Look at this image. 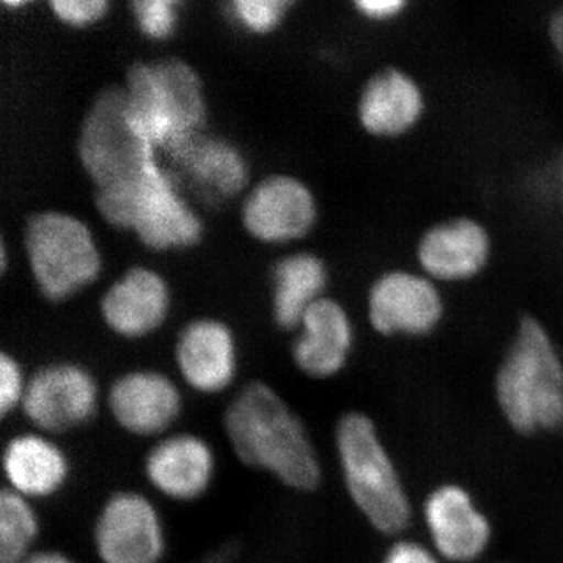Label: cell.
<instances>
[{
    "label": "cell",
    "instance_id": "obj_8",
    "mask_svg": "<svg viewBox=\"0 0 563 563\" xmlns=\"http://www.w3.org/2000/svg\"><path fill=\"white\" fill-rule=\"evenodd\" d=\"M101 388L90 369L76 362H54L29 377L21 412L33 429L57 437L95 420Z\"/></svg>",
    "mask_w": 563,
    "mask_h": 563
},
{
    "label": "cell",
    "instance_id": "obj_24",
    "mask_svg": "<svg viewBox=\"0 0 563 563\" xmlns=\"http://www.w3.org/2000/svg\"><path fill=\"white\" fill-rule=\"evenodd\" d=\"M290 7L288 0H233L229 9L244 31L265 35L279 27Z\"/></svg>",
    "mask_w": 563,
    "mask_h": 563
},
{
    "label": "cell",
    "instance_id": "obj_15",
    "mask_svg": "<svg viewBox=\"0 0 563 563\" xmlns=\"http://www.w3.org/2000/svg\"><path fill=\"white\" fill-rule=\"evenodd\" d=\"M180 379L199 395H220L239 374L235 336L225 322L198 318L184 325L174 347Z\"/></svg>",
    "mask_w": 563,
    "mask_h": 563
},
{
    "label": "cell",
    "instance_id": "obj_21",
    "mask_svg": "<svg viewBox=\"0 0 563 563\" xmlns=\"http://www.w3.org/2000/svg\"><path fill=\"white\" fill-rule=\"evenodd\" d=\"M168 155L199 190L214 198H233L246 187L250 177L246 161L229 141L198 133Z\"/></svg>",
    "mask_w": 563,
    "mask_h": 563
},
{
    "label": "cell",
    "instance_id": "obj_31",
    "mask_svg": "<svg viewBox=\"0 0 563 563\" xmlns=\"http://www.w3.org/2000/svg\"><path fill=\"white\" fill-rule=\"evenodd\" d=\"M550 36L555 52L563 62V9L554 13L550 22Z\"/></svg>",
    "mask_w": 563,
    "mask_h": 563
},
{
    "label": "cell",
    "instance_id": "obj_1",
    "mask_svg": "<svg viewBox=\"0 0 563 563\" xmlns=\"http://www.w3.org/2000/svg\"><path fill=\"white\" fill-rule=\"evenodd\" d=\"M222 429L233 455L247 468L268 474L290 490L313 493L321 487V459L312 437L272 385H243L225 407Z\"/></svg>",
    "mask_w": 563,
    "mask_h": 563
},
{
    "label": "cell",
    "instance_id": "obj_26",
    "mask_svg": "<svg viewBox=\"0 0 563 563\" xmlns=\"http://www.w3.org/2000/svg\"><path fill=\"white\" fill-rule=\"evenodd\" d=\"M29 377L22 372L21 363L14 355L2 351L0 354V418L10 417L21 410L27 391Z\"/></svg>",
    "mask_w": 563,
    "mask_h": 563
},
{
    "label": "cell",
    "instance_id": "obj_12",
    "mask_svg": "<svg viewBox=\"0 0 563 563\" xmlns=\"http://www.w3.org/2000/svg\"><path fill=\"white\" fill-rule=\"evenodd\" d=\"M444 313L443 298L428 276L410 272L385 273L368 295V320L384 336H426Z\"/></svg>",
    "mask_w": 563,
    "mask_h": 563
},
{
    "label": "cell",
    "instance_id": "obj_11",
    "mask_svg": "<svg viewBox=\"0 0 563 563\" xmlns=\"http://www.w3.org/2000/svg\"><path fill=\"white\" fill-rule=\"evenodd\" d=\"M422 521L432 550L444 562L473 563L490 548V518L463 485H437L422 503Z\"/></svg>",
    "mask_w": 563,
    "mask_h": 563
},
{
    "label": "cell",
    "instance_id": "obj_13",
    "mask_svg": "<svg viewBox=\"0 0 563 563\" xmlns=\"http://www.w3.org/2000/svg\"><path fill=\"white\" fill-rule=\"evenodd\" d=\"M318 209L303 181L274 174L258 181L243 202L242 220L251 236L262 243L284 244L312 231Z\"/></svg>",
    "mask_w": 563,
    "mask_h": 563
},
{
    "label": "cell",
    "instance_id": "obj_14",
    "mask_svg": "<svg viewBox=\"0 0 563 563\" xmlns=\"http://www.w3.org/2000/svg\"><path fill=\"white\" fill-rule=\"evenodd\" d=\"M217 453L203 437L168 433L152 444L143 462L144 477L155 492L174 503H195L217 477Z\"/></svg>",
    "mask_w": 563,
    "mask_h": 563
},
{
    "label": "cell",
    "instance_id": "obj_30",
    "mask_svg": "<svg viewBox=\"0 0 563 563\" xmlns=\"http://www.w3.org/2000/svg\"><path fill=\"white\" fill-rule=\"evenodd\" d=\"M22 563H77L70 555L58 550L33 551Z\"/></svg>",
    "mask_w": 563,
    "mask_h": 563
},
{
    "label": "cell",
    "instance_id": "obj_4",
    "mask_svg": "<svg viewBox=\"0 0 563 563\" xmlns=\"http://www.w3.org/2000/svg\"><path fill=\"white\" fill-rule=\"evenodd\" d=\"M124 92L133 124L155 150L169 152L206 124L201 79L179 58L135 63Z\"/></svg>",
    "mask_w": 563,
    "mask_h": 563
},
{
    "label": "cell",
    "instance_id": "obj_7",
    "mask_svg": "<svg viewBox=\"0 0 563 563\" xmlns=\"http://www.w3.org/2000/svg\"><path fill=\"white\" fill-rule=\"evenodd\" d=\"M77 152L96 190L135 179L157 163L155 147L133 124L120 87L107 88L92 101L81 122Z\"/></svg>",
    "mask_w": 563,
    "mask_h": 563
},
{
    "label": "cell",
    "instance_id": "obj_25",
    "mask_svg": "<svg viewBox=\"0 0 563 563\" xmlns=\"http://www.w3.org/2000/svg\"><path fill=\"white\" fill-rule=\"evenodd\" d=\"M131 7L136 25L146 38L168 40L176 31L179 18L176 0H135Z\"/></svg>",
    "mask_w": 563,
    "mask_h": 563
},
{
    "label": "cell",
    "instance_id": "obj_28",
    "mask_svg": "<svg viewBox=\"0 0 563 563\" xmlns=\"http://www.w3.org/2000/svg\"><path fill=\"white\" fill-rule=\"evenodd\" d=\"M383 563H444L431 547L417 540L399 539L390 544Z\"/></svg>",
    "mask_w": 563,
    "mask_h": 563
},
{
    "label": "cell",
    "instance_id": "obj_27",
    "mask_svg": "<svg viewBox=\"0 0 563 563\" xmlns=\"http://www.w3.org/2000/svg\"><path fill=\"white\" fill-rule=\"evenodd\" d=\"M52 13L69 27H90L106 16L110 3L107 0H52Z\"/></svg>",
    "mask_w": 563,
    "mask_h": 563
},
{
    "label": "cell",
    "instance_id": "obj_22",
    "mask_svg": "<svg viewBox=\"0 0 563 563\" xmlns=\"http://www.w3.org/2000/svg\"><path fill=\"white\" fill-rule=\"evenodd\" d=\"M325 263L312 252H296L280 258L273 269V317L282 331H296L303 314L324 298Z\"/></svg>",
    "mask_w": 563,
    "mask_h": 563
},
{
    "label": "cell",
    "instance_id": "obj_18",
    "mask_svg": "<svg viewBox=\"0 0 563 563\" xmlns=\"http://www.w3.org/2000/svg\"><path fill=\"white\" fill-rule=\"evenodd\" d=\"M490 252V236L483 224L455 218L433 225L421 236L417 257L429 279L463 282L483 272Z\"/></svg>",
    "mask_w": 563,
    "mask_h": 563
},
{
    "label": "cell",
    "instance_id": "obj_3",
    "mask_svg": "<svg viewBox=\"0 0 563 563\" xmlns=\"http://www.w3.org/2000/svg\"><path fill=\"white\" fill-rule=\"evenodd\" d=\"M344 487L362 517L384 536H399L412 521V503L376 422L365 412L343 413L333 432Z\"/></svg>",
    "mask_w": 563,
    "mask_h": 563
},
{
    "label": "cell",
    "instance_id": "obj_9",
    "mask_svg": "<svg viewBox=\"0 0 563 563\" xmlns=\"http://www.w3.org/2000/svg\"><path fill=\"white\" fill-rule=\"evenodd\" d=\"M92 544L102 563H161L168 550L157 506L136 490L106 499L92 526Z\"/></svg>",
    "mask_w": 563,
    "mask_h": 563
},
{
    "label": "cell",
    "instance_id": "obj_6",
    "mask_svg": "<svg viewBox=\"0 0 563 563\" xmlns=\"http://www.w3.org/2000/svg\"><path fill=\"white\" fill-rule=\"evenodd\" d=\"M24 247L33 280L49 301H66L101 273V254L90 228L63 211L32 214L24 229Z\"/></svg>",
    "mask_w": 563,
    "mask_h": 563
},
{
    "label": "cell",
    "instance_id": "obj_19",
    "mask_svg": "<svg viewBox=\"0 0 563 563\" xmlns=\"http://www.w3.org/2000/svg\"><path fill=\"white\" fill-rule=\"evenodd\" d=\"M2 472L7 488L31 499L52 498L68 484V454L54 437L38 431L16 433L3 446Z\"/></svg>",
    "mask_w": 563,
    "mask_h": 563
},
{
    "label": "cell",
    "instance_id": "obj_29",
    "mask_svg": "<svg viewBox=\"0 0 563 563\" xmlns=\"http://www.w3.org/2000/svg\"><path fill=\"white\" fill-rule=\"evenodd\" d=\"M355 9L369 21L385 22L395 20L406 10L407 2L399 0H358Z\"/></svg>",
    "mask_w": 563,
    "mask_h": 563
},
{
    "label": "cell",
    "instance_id": "obj_20",
    "mask_svg": "<svg viewBox=\"0 0 563 563\" xmlns=\"http://www.w3.org/2000/svg\"><path fill=\"white\" fill-rule=\"evenodd\" d=\"M357 114L369 135L396 139L420 122L424 114V95L409 74L384 69L363 87Z\"/></svg>",
    "mask_w": 563,
    "mask_h": 563
},
{
    "label": "cell",
    "instance_id": "obj_16",
    "mask_svg": "<svg viewBox=\"0 0 563 563\" xmlns=\"http://www.w3.org/2000/svg\"><path fill=\"white\" fill-rule=\"evenodd\" d=\"M298 329L291 358L303 376L331 379L346 368L355 335L342 303L324 296L307 310Z\"/></svg>",
    "mask_w": 563,
    "mask_h": 563
},
{
    "label": "cell",
    "instance_id": "obj_17",
    "mask_svg": "<svg viewBox=\"0 0 563 563\" xmlns=\"http://www.w3.org/2000/svg\"><path fill=\"white\" fill-rule=\"evenodd\" d=\"M169 303L168 285L161 274L135 266L103 292L101 317L118 336L139 340L162 328Z\"/></svg>",
    "mask_w": 563,
    "mask_h": 563
},
{
    "label": "cell",
    "instance_id": "obj_23",
    "mask_svg": "<svg viewBox=\"0 0 563 563\" xmlns=\"http://www.w3.org/2000/svg\"><path fill=\"white\" fill-rule=\"evenodd\" d=\"M40 515L31 499L10 488L0 492V563H22L35 550Z\"/></svg>",
    "mask_w": 563,
    "mask_h": 563
},
{
    "label": "cell",
    "instance_id": "obj_10",
    "mask_svg": "<svg viewBox=\"0 0 563 563\" xmlns=\"http://www.w3.org/2000/svg\"><path fill=\"white\" fill-rule=\"evenodd\" d=\"M106 406L118 428L139 439H162L184 412V395L168 374L132 369L113 380Z\"/></svg>",
    "mask_w": 563,
    "mask_h": 563
},
{
    "label": "cell",
    "instance_id": "obj_2",
    "mask_svg": "<svg viewBox=\"0 0 563 563\" xmlns=\"http://www.w3.org/2000/svg\"><path fill=\"white\" fill-rule=\"evenodd\" d=\"M504 420L520 435L563 428V361L547 328L525 317L495 377Z\"/></svg>",
    "mask_w": 563,
    "mask_h": 563
},
{
    "label": "cell",
    "instance_id": "obj_5",
    "mask_svg": "<svg viewBox=\"0 0 563 563\" xmlns=\"http://www.w3.org/2000/svg\"><path fill=\"white\" fill-rule=\"evenodd\" d=\"M95 202L103 220L129 229L150 250H184L202 235L198 214L158 163L135 179L96 190Z\"/></svg>",
    "mask_w": 563,
    "mask_h": 563
}]
</instances>
